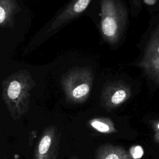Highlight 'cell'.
<instances>
[{
    "label": "cell",
    "instance_id": "3",
    "mask_svg": "<svg viewBox=\"0 0 159 159\" xmlns=\"http://www.w3.org/2000/svg\"><path fill=\"white\" fill-rule=\"evenodd\" d=\"M93 0H70L42 27L32 38L25 47L24 53L27 54L57 33L84 12Z\"/></svg>",
    "mask_w": 159,
    "mask_h": 159
},
{
    "label": "cell",
    "instance_id": "2",
    "mask_svg": "<svg viewBox=\"0 0 159 159\" xmlns=\"http://www.w3.org/2000/svg\"><path fill=\"white\" fill-rule=\"evenodd\" d=\"M98 29L103 42L116 47L127 24V8L122 0H100Z\"/></svg>",
    "mask_w": 159,
    "mask_h": 159
},
{
    "label": "cell",
    "instance_id": "7",
    "mask_svg": "<svg viewBox=\"0 0 159 159\" xmlns=\"http://www.w3.org/2000/svg\"><path fill=\"white\" fill-rule=\"evenodd\" d=\"M21 11L17 0H0V26L12 29L15 17Z\"/></svg>",
    "mask_w": 159,
    "mask_h": 159
},
{
    "label": "cell",
    "instance_id": "14",
    "mask_svg": "<svg viewBox=\"0 0 159 159\" xmlns=\"http://www.w3.org/2000/svg\"><path fill=\"white\" fill-rule=\"evenodd\" d=\"M157 53H158V56H159V45H158V48H157Z\"/></svg>",
    "mask_w": 159,
    "mask_h": 159
},
{
    "label": "cell",
    "instance_id": "12",
    "mask_svg": "<svg viewBox=\"0 0 159 159\" xmlns=\"http://www.w3.org/2000/svg\"><path fill=\"white\" fill-rule=\"evenodd\" d=\"M143 2L149 6H152L157 2V0H143Z\"/></svg>",
    "mask_w": 159,
    "mask_h": 159
},
{
    "label": "cell",
    "instance_id": "6",
    "mask_svg": "<svg viewBox=\"0 0 159 159\" xmlns=\"http://www.w3.org/2000/svg\"><path fill=\"white\" fill-rule=\"evenodd\" d=\"M61 133L51 125L42 131L34 152V159H56L59 152Z\"/></svg>",
    "mask_w": 159,
    "mask_h": 159
},
{
    "label": "cell",
    "instance_id": "13",
    "mask_svg": "<svg viewBox=\"0 0 159 159\" xmlns=\"http://www.w3.org/2000/svg\"><path fill=\"white\" fill-rule=\"evenodd\" d=\"M69 159H78V157H76V156H75V155H73V156H72V157H71Z\"/></svg>",
    "mask_w": 159,
    "mask_h": 159
},
{
    "label": "cell",
    "instance_id": "5",
    "mask_svg": "<svg viewBox=\"0 0 159 159\" xmlns=\"http://www.w3.org/2000/svg\"><path fill=\"white\" fill-rule=\"evenodd\" d=\"M129 85L121 80L106 82L101 92L100 104L107 111H112L125 103L130 98Z\"/></svg>",
    "mask_w": 159,
    "mask_h": 159
},
{
    "label": "cell",
    "instance_id": "8",
    "mask_svg": "<svg viewBox=\"0 0 159 159\" xmlns=\"http://www.w3.org/2000/svg\"><path fill=\"white\" fill-rule=\"evenodd\" d=\"M95 159H133L122 146L106 143L99 146L95 151Z\"/></svg>",
    "mask_w": 159,
    "mask_h": 159
},
{
    "label": "cell",
    "instance_id": "1",
    "mask_svg": "<svg viewBox=\"0 0 159 159\" xmlns=\"http://www.w3.org/2000/svg\"><path fill=\"white\" fill-rule=\"evenodd\" d=\"M36 84L25 70L7 76L1 83L2 99L13 120L17 121L28 111L30 91Z\"/></svg>",
    "mask_w": 159,
    "mask_h": 159
},
{
    "label": "cell",
    "instance_id": "11",
    "mask_svg": "<svg viewBox=\"0 0 159 159\" xmlns=\"http://www.w3.org/2000/svg\"><path fill=\"white\" fill-rule=\"evenodd\" d=\"M131 5L134 9L137 10L140 7V0H130Z\"/></svg>",
    "mask_w": 159,
    "mask_h": 159
},
{
    "label": "cell",
    "instance_id": "4",
    "mask_svg": "<svg viewBox=\"0 0 159 159\" xmlns=\"http://www.w3.org/2000/svg\"><path fill=\"white\" fill-rule=\"evenodd\" d=\"M94 73L88 66H76L63 74L60 84L65 99L71 104H82L89 98L94 82Z\"/></svg>",
    "mask_w": 159,
    "mask_h": 159
},
{
    "label": "cell",
    "instance_id": "10",
    "mask_svg": "<svg viewBox=\"0 0 159 159\" xmlns=\"http://www.w3.org/2000/svg\"><path fill=\"white\" fill-rule=\"evenodd\" d=\"M151 125L154 132L153 140L155 143L159 144V120H152L151 122Z\"/></svg>",
    "mask_w": 159,
    "mask_h": 159
},
{
    "label": "cell",
    "instance_id": "9",
    "mask_svg": "<svg viewBox=\"0 0 159 159\" xmlns=\"http://www.w3.org/2000/svg\"><path fill=\"white\" fill-rule=\"evenodd\" d=\"M89 126L94 130L102 134H112L117 132L115 123L107 117H94L89 120Z\"/></svg>",
    "mask_w": 159,
    "mask_h": 159
}]
</instances>
